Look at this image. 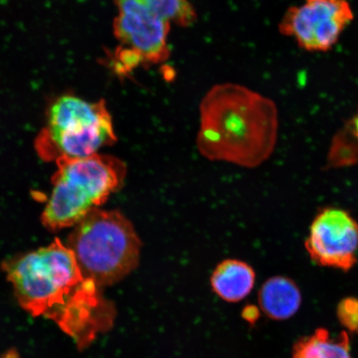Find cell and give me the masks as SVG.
<instances>
[{"label":"cell","instance_id":"obj_15","mask_svg":"<svg viewBox=\"0 0 358 358\" xmlns=\"http://www.w3.org/2000/svg\"><path fill=\"white\" fill-rule=\"evenodd\" d=\"M352 129L353 133H355V136L358 140V111L355 118L351 122Z\"/></svg>","mask_w":358,"mask_h":358},{"label":"cell","instance_id":"obj_10","mask_svg":"<svg viewBox=\"0 0 358 358\" xmlns=\"http://www.w3.org/2000/svg\"><path fill=\"white\" fill-rule=\"evenodd\" d=\"M213 292L229 303L243 301L252 292L256 273L248 263L228 259L218 264L211 276Z\"/></svg>","mask_w":358,"mask_h":358},{"label":"cell","instance_id":"obj_14","mask_svg":"<svg viewBox=\"0 0 358 358\" xmlns=\"http://www.w3.org/2000/svg\"><path fill=\"white\" fill-rule=\"evenodd\" d=\"M338 319L350 332L358 333V299L349 297L339 303Z\"/></svg>","mask_w":358,"mask_h":358},{"label":"cell","instance_id":"obj_13","mask_svg":"<svg viewBox=\"0 0 358 358\" xmlns=\"http://www.w3.org/2000/svg\"><path fill=\"white\" fill-rule=\"evenodd\" d=\"M349 127H350V134H348V125L346 129L337 134L333 141L329 161L334 167H341L358 162V140L353 133L352 140L349 141L352 134V125L349 124Z\"/></svg>","mask_w":358,"mask_h":358},{"label":"cell","instance_id":"obj_12","mask_svg":"<svg viewBox=\"0 0 358 358\" xmlns=\"http://www.w3.org/2000/svg\"><path fill=\"white\" fill-rule=\"evenodd\" d=\"M150 10L170 25L189 27L196 20L190 0H141Z\"/></svg>","mask_w":358,"mask_h":358},{"label":"cell","instance_id":"obj_11","mask_svg":"<svg viewBox=\"0 0 358 358\" xmlns=\"http://www.w3.org/2000/svg\"><path fill=\"white\" fill-rule=\"evenodd\" d=\"M292 358H352L349 336L346 332L333 336L325 329H317L298 340Z\"/></svg>","mask_w":358,"mask_h":358},{"label":"cell","instance_id":"obj_4","mask_svg":"<svg viewBox=\"0 0 358 358\" xmlns=\"http://www.w3.org/2000/svg\"><path fill=\"white\" fill-rule=\"evenodd\" d=\"M73 227L66 245L83 275L99 287L117 283L138 266L141 240L118 210L94 209Z\"/></svg>","mask_w":358,"mask_h":358},{"label":"cell","instance_id":"obj_7","mask_svg":"<svg viewBox=\"0 0 358 358\" xmlns=\"http://www.w3.org/2000/svg\"><path fill=\"white\" fill-rule=\"evenodd\" d=\"M353 19L347 0H304L286 10L279 31L303 50L325 52L335 46Z\"/></svg>","mask_w":358,"mask_h":358},{"label":"cell","instance_id":"obj_6","mask_svg":"<svg viewBox=\"0 0 358 358\" xmlns=\"http://www.w3.org/2000/svg\"><path fill=\"white\" fill-rule=\"evenodd\" d=\"M117 15L113 30L119 45L108 59L110 69L125 78L141 66L159 65L170 56L171 25L141 0H114Z\"/></svg>","mask_w":358,"mask_h":358},{"label":"cell","instance_id":"obj_9","mask_svg":"<svg viewBox=\"0 0 358 358\" xmlns=\"http://www.w3.org/2000/svg\"><path fill=\"white\" fill-rule=\"evenodd\" d=\"M258 301L259 308L268 317L285 320L298 312L302 295L294 280L285 276H275L262 285Z\"/></svg>","mask_w":358,"mask_h":358},{"label":"cell","instance_id":"obj_3","mask_svg":"<svg viewBox=\"0 0 358 358\" xmlns=\"http://www.w3.org/2000/svg\"><path fill=\"white\" fill-rule=\"evenodd\" d=\"M52 190L41 215L43 225L57 231L73 227L124 185L127 165L115 156L95 154L56 161Z\"/></svg>","mask_w":358,"mask_h":358},{"label":"cell","instance_id":"obj_1","mask_svg":"<svg viewBox=\"0 0 358 358\" xmlns=\"http://www.w3.org/2000/svg\"><path fill=\"white\" fill-rule=\"evenodd\" d=\"M2 270L21 308L52 321L80 350L112 324L113 310L101 287L83 275L73 250L59 239L7 259Z\"/></svg>","mask_w":358,"mask_h":358},{"label":"cell","instance_id":"obj_5","mask_svg":"<svg viewBox=\"0 0 358 358\" xmlns=\"http://www.w3.org/2000/svg\"><path fill=\"white\" fill-rule=\"evenodd\" d=\"M117 141L106 101L92 102L64 94L49 105L34 149L46 162L84 158Z\"/></svg>","mask_w":358,"mask_h":358},{"label":"cell","instance_id":"obj_8","mask_svg":"<svg viewBox=\"0 0 358 358\" xmlns=\"http://www.w3.org/2000/svg\"><path fill=\"white\" fill-rule=\"evenodd\" d=\"M306 249L317 265L350 271L357 262L358 222L342 208L320 210L311 223Z\"/></svg>","mask_w":358,"mask_h":358},{"label":"cell","instance_id":"obj_2","mask_svg":"<svg viewBox=\"0 0 358 358\" xmlns=\"http://www.w3.org/2000/svg\"><path fill=\"white\" fill-rule=\"evenodd\" d=\"M196 146L204 158L254 169L270 158L279 131L275 102L240 84L216 85L199 106Z\"/></svg>","mask_w":358,"mask_h":358}]
</instances>
